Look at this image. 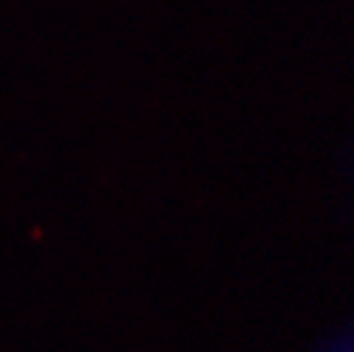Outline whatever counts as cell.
I'll list each match as a JSON object with an SVG mask.
<instances>
[{
    "instance_id": "obj_1",
    "label": "cell",
    "mask_w": 354,
    "mask_h": 352,
    "mask_svg": "<svg viewBox=\"0 0 354 352\" xmlns=\"http://www.w3.org/2000/svg\"><path fill=\"white\" fill-rule=\"evenodd\" d=\"M324 352H354V332H346V335L337 337Z\"/></svg>"
}]
</instances>
